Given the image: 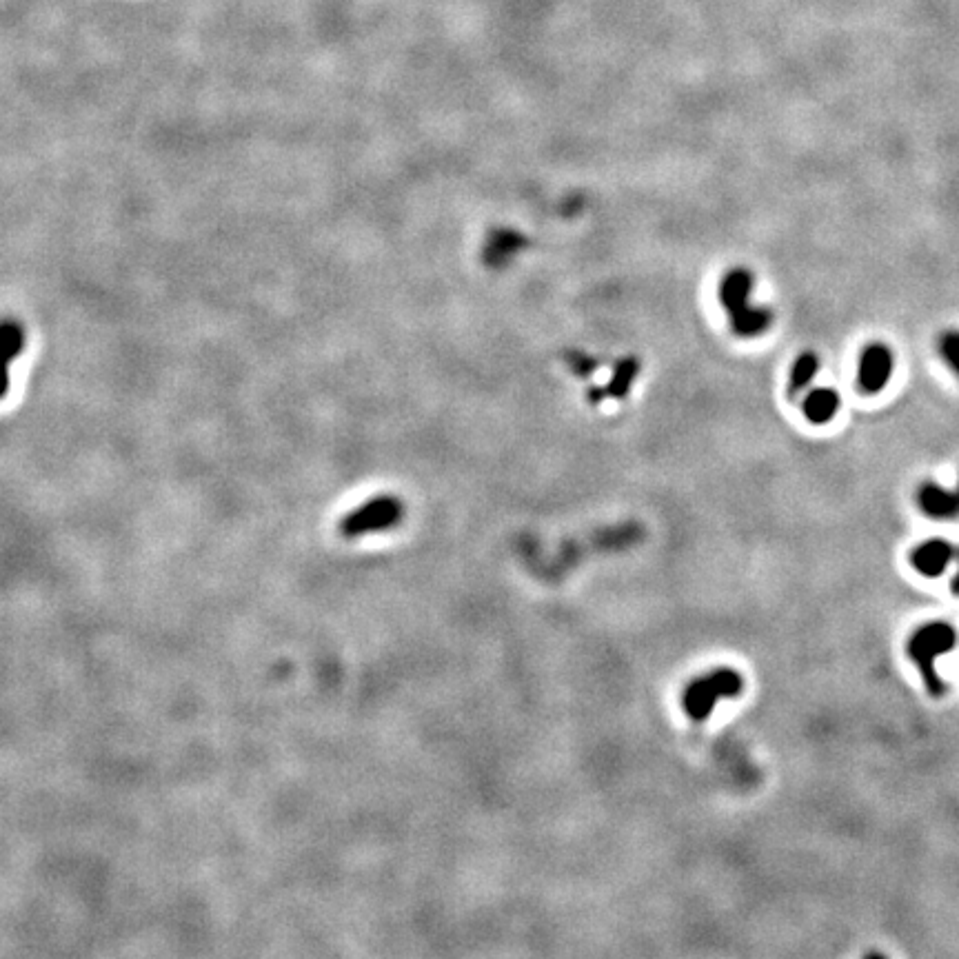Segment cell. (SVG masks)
Returning a JSON list of instances; mask_svg holds the SVG:
<instances>
[{"mask_svg":"<svg viewBox=\"0 0 959 959\" xmlns=\"http://www.w3.org/2000/svg\"><path fill=\"white\" fill-rule=\"evenodd\" d=\"M817 371H820V358H817V353H813V351L800 353L797 360L793 362L791 378H789V393H791V396H797V393L809 387Z\"/></svg>","mask_w":959,"mask_h":959,"instance_id":"obj_11","label":"cell"},{"mask_svg":"<svg viewBox=\"0 0 959 959\" xmlns=\"http://www.w3.org/2000/svg\"><path fill=\"white\" fill-rule=\"evenodd\" d=\"M755 278L749 269L735 267L726 271L720 280V305L729 318V327L738 338L753 340L762 336L773 325V311L769 307L753 305Z\"/></svg>","mask_w":959,"mask_h":959,"instance_id":"obj_1","label":"cell"},{"mask_svg":"<svg viewBox=\"0 0 959 959\" xmlns=\"http://www.w3.org/2000/svg\"><path fill=\"white\" fill-rule=\"evenodd\" d=\"M917 504L933 520L959 518V491H948L935 482L922 484L920 493H917Z\"/></svg>","mask_w":959,"mask_h":959,"instance_id":"obj_9","label":"cell"},{"mask_svg":"<svg viewBox=\"0 0 959 959\" xmlns=\"http://www.w3.org/2000/svg\"><path fill=\"white\" fill-rule=\"evenodd\" d=\"M640 371H642V362L638 358L635 356L622 358L618 365H615L607 385L589 389V402L591 405H600V402L604 400H624L629 396L633 382L638 380Z\"/></svg>","mask_w":959,"mask_h":959,"instance_id":"obj_7","label":"cell"},{"mask_svg":"<svg viewBox=\"0 0 959 959\" xmlns=\"http://www.w3.org/2000/svg\"><path fill=\"white\" fill-rule=\"evenodd\" d=\"M402 518H405V504H402V500L398 496L382 493V496L371 498L365 504H360L358 509L349 511L347 516L340 520V533L349 540L362 538V535L398 527Z\"/></svg>","mask_w":959,"mask_h":959,"instance_id":"obj_4","label":"cell"},{"mask_svg":"<svg viewBox=\"0 0 959 959\" xmlns=\"http://www.w3.org/2000/svg\"><path fill=\"white\" fill-rule=\"evenodd\" d=\"M564 360H567V365L578 378H589L593 376L595 369L600 367V360L589 356V353L584 351H567L564 353Z\"/></svg>","mask_w":959,"mask_h":959,"instance_id":"obj_13","label":"cell"},{"mask_svg":"<svg viewBox=\"0 0 959 959\" xmlns=\"http://www.w3.org/2000/svg\"><path fill=\"white\" fill-rule=\"evenodd\" d=\"M529 240L518 229H509V227H500L493 229L487 242H484V251H482V260L484 265L491 269H504L509 267L513 258H518L524 249H527Z\"/></svg>","mask_w":959,"mask_h":959,"instance_id":"obj_5","label":"cell"},{"mask_svg":"<svg viewBox=\"0 0 959 959\" xmlns=\"http://www.w3.org/2000/svg\"><path fill=\"white\" fill-rule=\"evenodd\" d=\"M742 691V673L731 666H720L689 682L682 693V709L693 722H704L711 718L718 702L740 698Z\"/></svg>","mask_w":959,"mask_h":959,"instance_id":"obj_3","label":"cell"},{"mask_svg":"<svg viewBox=\"0 0 959 959\" xmlns=\"http://www.w3.org/2000/svg\"><path fill=\"white\" fill-rule=\"evenodd\" d=\"M893 373V353L875 342L868 345L860 360V387L864 393H880Z\"/></svg>","mask_w":959,"mask_h":959,"instance_id":"obj_6","label":"cell"},{"mask_svg":"<svg viewBox=\"0 0 959 959\" xmlns=\"http://www.w3.org/2000/svg\"><path fill=\"white\" fill-rule=\"evenodd\" d=\"M840 393L831 387H817L806 393L802 402V413L813 425H826L840 411Z\"/></svg>","mask_w":959,"mask_h":959,"instance_id":"obj_10","label":"cell"},{"mask_svg":"<svg viewBox=\"0 0 959 959\" xmlns=\"http://www.w3.org/2000/svg\"><path fill=\"white\" fill-rule=\"evenodd\" d=\"M955 558V549L946 540L933 538L917 544L911 553L913 569L924 578H940L948 564Z\"/></svg>","mask_w":959,"mask_h":959,"instance_id":"obj_8","label":"cell"},{"mask_svg":"<svg viewBox=\"0 0 959 959\" xmlns=\"http://www.w3.org/2000/svg\"><path fill=\"white\" fill-rule=\"evenodd\" d=\"M957 560H959V553H957ZM951 591H953V595H959V571H957V575H955L953 582H951Z\"/></svg>","mask_w":959,"mask_h":959,"instance_id":"obj_15","label":"cell"},{"mask_svg":"<svg viewBox=\"0 0 959 959\" xmlns=\"http://www.w3.org/2000/svg\"><path fill=\"white\" fill-rule=\"evenodd\" d=\"M23 345H25L23 329L14 325V322H3V325H0V356L14 360L20 353V349H23Z\"/></svg>","mask_w":959,"mask_h":959,"instance_id":"obj_12","label":"cell"},{"mask_svg":"<svg viewBox=\"0 0 959 959\" xmlns=\"http://www.w3.org/2000/svg\"><path fill=\"white\" fill-rule=\"evenodd\" d=\"M940 353L942 358L953 367L959 376V331H946L940 338Z\"/></svg>","mask_w":959,"mask_h":959,"instance_id":"obj_14","label":"cell"},{"mask_svg":"<svg viewBox=\"0 0 959 959\" xmlns=\"http://www.w3.org/2000/svg\"><path fill=\"white\" fill-rule=\"evenodd\" d=\"M957 644V631L953 624L935 620L928 622L924 627L917 629L911 640L906 644V653L911 662L917 666V671L922 675V682L926 686V691L933 695V698H942L946 693V682L942 680V675L937 673V658L951 653Z\"/></svg>","mask_w":959,"mask_h":959,"instance_id":"obj_2","label":"cell"}]
</instances>
